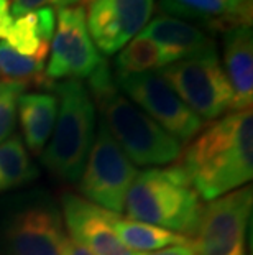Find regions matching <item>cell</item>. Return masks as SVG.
I'll return each mask as SVG.
<instances>
[{
    "instance_id": "cell-20",
    "label": "cell",
    "mask_w": 253,
    "mask_h": 255,
    "mask_svg": "<svg viewBox=\"0 0 253 255\" xmlns=\"http://www.w3.org/2000/svg\"><path fill=\"white\" fill-rule=\"evenodd\" d=\"M36 176L38 170L18 135H12L0 143V193L23 186Z\"/></svg>"
},
{
    "instance_id": "cell-21",
    "label": "cell",
    "mask_w": 253,
    "mask_h": 255,
    "mask_svg": "<svg viewBox=\"0 0 253 255\" xmlns=\"http://www.w3.org/2000/svg\"><path fill=\"white\" fill-rule=\"evenodd\" d=\"M43 64L45 59L20 55L5 41H0V83H20L25 86L36 83L46 86L48 79L45 78Z\"/></svg>"
},
{
    "instance_id": "cell-26",
    "label": "cell",
    "mask_w": 253,
    "mask_h": 255,
    "mask_svg": "<svg viewBox=\"0 0 253 255\" xmlns=\"http://www.w3.org/2000/svg\"><path fill=\"white\" fill-rule=\"evenodd\" d=\"M61 255H94V254L89 252L87 249H84L83 246H79L78 242L68 239V242H66V246H64Z\"/></svg>"
},
{
    "instance_id": "cell-14",
    "label": "cell",
    "mask_w": 253,
    "mask_h": 255,
    "mask_svg": "<svg viewBox=\"0 0 253 255\" xmlns=\"http://www.w3.org/2000/svg\"><path fill=\"white\" fill-rule=\"evenodd\" d=\"M224 73L234 91V111L252 109L253 101V33L240 25L224 33Z\"/></svg>"
},
{
    "instance_id": "cell-18",
    "label": "cell",
    "mask_w": 253,
    "mask_h": 255,
    "mask_svg": "<svg viewBox=\"0 0 253 255\" xmlns=\"http://www.w3.org/2000/svg\"><path fill=\"white\" fill-rule=\"evenodd\" d=\"M112 226H114V231L120 242L133 254L150 251L156 252L174 246H192L191 237L161 229V227L147 224V222L123 219L120 216H115Z\"/></svg>"
},
{
    "instance_id": "cell-7",
    "label": "cell",
    "mask_w": 253,
    "mask_h": 255,
    "mask_svg": "<svg viewBox=\"0 0 253 255\" xmlns=\"http://www.w3.org/2000/svg\"><path fill=\"white\" fill-rule=\"evenodd\" d=\"M115 83L133 104L177 142H189L202 128V119L179 99L160 73H123L117 74Z\"/></svg>"
},
{
    "instance_id": "cell-10",
    "label": "cell",
    "mask_w": 253,
    "mask_h": 255,
    "mask_svg": "<svg viewBox=\"0 0 253 255\" xmlns=\"http://www.w3.org/2000/svg\"><path fill=\"white\" fill-rule=\"evenodd\" d=\"M50 46V63L45 71L48 81L89 78L104 59L89 35L85 10L81 5L58 10Z\"/></svg>"
},
{
    "instance_id": "cell-8",
    "label": "cell",
    "mask_w": 253,
    "mask_h": 255,
    "mask_svg": "<svg viewBox=\"0 0 253 255\" xmlns=\"http://www.w3.org/2000/svg\"><path fill=\"white\" fill-rule=\"evenodd\" d=\"M253 206L252 188H240L211 201L202 211L192 242L194 255H247V227Z\"/></svg>"
},
{
    "instance_id": "cell-16",
    "label": "cell",
    "mask_w": 253,
    "mask_h": 255,
    "mask_svg": "<svg viewBox=\"0 0 253 255\" xmlns=\"http://www.w3.org/2000/svg\"><path fill=\"white\" fill-rule=\"evenodd\" d=\"M23 140L31 153L41 155L46 148L58 116V97L50 92L21 94L17 102Z\"/></svg>"
},
{
    "instance_id": "cell-2",
    "label": "cell",
    "mask_w": 253,
    "mask_h": 255,
    "mask_svg": "<svg viewBox=\"0 0 253 255\" xmlns=\"http://www.w3.org/2000/svg\"><path fill=\"white\" fill-rule=\"evenodd\" d=\"M85 86L104 126L133 165H168L177 160L182 143L161 128L138 106L118 91L109 63L102 59Z\"/></svg>"
},
{
    "instance_id": "cell-13",
    "label": "cell",
    "mask_w": 253,
    "mask_h": 255,
    "mask_svg": "<svg viewBox=\"0 0 253 255\" xmlns=\"http://www.w3.org/2000/svg\"><path fill=\"white\" fill-rule=\"evenodd\" d=\"M163 15L197 23L202 30L227 31L240 25H252V0H158ZM199 26V28H201Z\"/></svg>"
},
{
    "instance_id": "cell-11",
    "label": "cell",
    "mask_w": 253,
    "mask_h": 255,
    "mask_svg": "<svg viewBox=\"0 0 253 255\" xmlns=\"http://www.w3.org/2000/svg\"><path fill=\"white\" fill-rule=\"evenodd\" d=\"M153 10L155 0H90L85 20L97 51H120L147 26Z\"/></svg>"
},
{
    "instance_id": "cell-27",
    "label": "cell",
    "mask_w": 253,
    "mask_h": 255,
    "mask_svg": "<svg viewBox=\"0 0 253 255\" xmlns=\"http://www.w3.org/2000/svg\"><path fill=\"white\" fill-rule=\"evenodd\" d=\"M90 2V0H84V3H89Z\"/></svg>"
},
{
    "instance_id": "cell-9",
    "label": "cell",
    "mask_w": 253,
    "mask_h": 255,
    "mask_svg": "<svg viewBox=\"0 0 253 255\" xmlns=\"http://www.w3.org/2000/svg\"><path fill=\"white\" fill-rule=\"evenodd\" d=\"M66 242L61 211L43 196L17 206L5 227L8 255H61Z\"/></svg>"
},
{
    "instance_id": "cell-4",
    "label": "cell",
    "mask_w": 253,
    "mask_h": 255,
    "mask_svg": "<svg viewBox=\"0 0 253 255\" xmlns=\"http://www.w3.org/2000/svg\"><path fill=\"white\" fill-rule=\"evenodd\" d=\"M46 88L58 97V116L51 142L41 153L43 163L64 181H79L95 137V106L79 79L48 81Z\"/></svg>"
},
{
    "instance_id": "cell-23",
    "label": "cell",
    "mask_w": 253,
    "mask_h": 255,
    "mask_svg": "<svg viewBox=\"0 0 253 255\" xmlns=\"http://www.w3.org/2000/svg\"><path fill=\"white\" fill-rule=\"evenodd\" d=\"M76 3H84V0H10V15H12V18H18L25 13L43 8L45 5H53L59 10Z\"/></svg>"
},
{
    "instance_id": "cell-6",
    "label": "cell",
    "mask_w": 253,
    "mask_h": 255,
    "mask_svg": "<svg viewBox=\"0 0 253 255\" xmlns=\"http://www.w3.org/2000/svg\"><path fill=\"white\" fill-rule=\"evenodd\" d=\"M137 173V166L100 122L79 178V191L83 196L102 209L122 214Z\"/></svg>"
},
{
    "instance_id": "cell-22",
    "label": "cell",
    "mask_w": 253,
    "mask_h": 255,
    "mask_svg": "<svg viewBox=\"0 0 253 255\" xmlns=\"http://www.w3.org/2000/svg\"><path fill=\"white\" fill-rule=\"evenodd\" d=\"M26 86L20 83H0V143L5 142L15 128L17 102Z\"/></svg>"
},
{
    "instance_id": "cell-1",
    "label": "cell",
    "mask_w": 253,
    "mask_h": 255,
    "mask_svg": "<svg viewBox=\"0 0 253 255\" xmlns=\"http://www.w3.org/2000/svg\"><path fill=\"white\" fill-rule=\"evenodd\" d=\"M182 168L206 201L244 188L253 176L252 109L235 111L207 126L186 150Z\"/></svg>"
},
{
    "instance_id": "cell-3",
    "label": "cell",
    "mask_w": 253,
    "mask_h": 255,
    "mask_svg": "<svg viewBox=\"0 0 253 255\" xmlns=\"http://www.w3.org/2000/svg\"><path fill=\"white\" fill-rule=\"evenodd\" d=\"M123 211L128 219L191 237L197 232L204 208L184 168L168 166L137 173Z\"/></svg>"
},
{
    "instance_id": "cell-5",
    "label": "cell",
    "mask_w": 253,
    "mask_h": 255,
    "mask_svg": "<svg viewBox=\"0 0 253 255\" xmlns=\"http://www.w3.org/2000/svg\"><path fill=\"white\" fill-rule=\"evenodd\" d=\"M197 117L214 121L234 109V91L217 48L182 58L158 71Z\"/></svg>"
},
{
    "instance_id": "cell-19",
    "label": "cell",
    "mask_w": 253,
    "mask_h": 255,
    "mask_svg": "<svg viewBox=\"0 0 253 255\" xmlns=\"http://www.w3.org/2000/svg\"><path fill=\"white\" fill-rule=\"evenodd\" d=\"M179 61L173 53L158 45L152 38L137 35L130 40L115 58L117 74L123 73H148L163 69L168 64Z\"/></svg>"
},
{
    "instance_id": "cell-15",
    "label": "cell",
    "mask_w": 253,
    "mask_h": 255,
    "mask_svg": "<svg viewBox=\"0 0 253 255\" xmlns=\"http://www.w3.org/2000/svg\"><path fill=\"white\" fill-rule=\"evenodd\" d=\"M140 35L152 38L158 45L173 53L177 59L215 50L214 40L202 28L168 15H161L148 21Z\"/></svg>"
},
{
    "instance_id": "cell-25",
    "label": "cell",
    "mask_w": 253,
    "mask_h": 255,
    "mask_svg": "<svg viewBox=\"0 0 253 255\" xmlns=\"http://www.w3.org/2000/svg\"><path fill=\"white\" fill-rule=\"evenodd\" d=\"M135 255H194L192 246H174L168 249H161L156 252H147V254H135Z\"/></svg>"
},
{
    "instance_id": "cell-12",
    "label": "cell",
    "mask_w": 253,
    "mask_h": 255,
    "mask_svg": "<svg viewBox=\"0 0 253 255\" xmlns=\"http://www.w3.org/2000/svg\"><path fill=\"white\" fill-rule=\"evenodd\" d=\"M63 214L71 241L94 255H135L123 246L114 231L112 222L118 214L102 209L76 194L63 196Z\"/></svg>"
},
{
    "instance_id": "cell-17",
    "label": "cell",
    "mask_w": 253,
    "mask_h": 255,
    "mask_svg": "<svg viewBox=\"0 0 253 255\" xmlns=\"http://www.w3.org/2000/svg\"><path fill=\"white\" fill-rule=\"evenodd\" d=\"M55 28V10L51 7H43L13 20L5 35V43L20 55L46 59Z\"/></svg>"
},
{
    "instance_id": "cell-24",
    "label": "cell",
    "mask_w": 253,
    "mask_h": 255,
    "mask_svg": "<svg viewBox=\"0 0 253 255\" xmlns=\"http://www.w3.org/2000/svg\"><path fill=\"white\" fill-rule=\"evenodd\" d=\"M12 15H10V0H0V38H5L12 25Z\"/></svg>"
}]
</instances>
